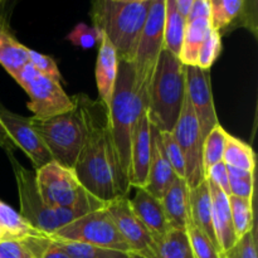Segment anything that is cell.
<instances>
[{
    "label": "cell",
    "mask_w": 258,
    "mask_h": 258,
    "mask_svg": "<svg viewBox=\"0 0 258 258\" xmlns=\"http://www.w3.org/2000/svg\"><path fill=\"white\" fill-rule=\"evenodd\" d=\"M73 100L86 130L85 144L73 168L78 180L105 204L128 197L131 185L113 143L107 107L82 93Z\"/></svg>",
    "instance_id": "obj_1"
},
{
    "label": "cell",
    "mask_w": 258,
    "mask_h": 258,
    "mask_svg": "<svg viewBox=\"0 0 258 258\" xmlns=\"http://www.w3.org/2000/svg\"><path fill=\"white\" fill-rule=\"evenodd\" d=\"M151 0H97L92 3L91 18L115 47L120 59L131 62L146 23Z\"/></svg>",
    "instance_id": "obj_2"
},
{
    "label": "cell",
    "mask_w": 258,
    "mask_h": 258,
    "mask_svg": "<svg viewBox=\"0 0 258 258\" xmlns=\"http://www.w3.org/2000/svg\"><path fill=\"white\" fill-rule=\"evenodd\" d=\"M184 97V64L169 50L163 49L146 95L145 110L151 126L160 133H171L180 115Z\"/></svg>",
    "instance_id": "obj_3"
},
{
    "label": "cell",
    "mask_w": 258,
    "mask_h": 258,
    "mask_svg": "<svg viewBox=\"0 0 258 258\" xmlns=\"http://www.w3.org/2000/svg\"><path fill=\"white\" fill-rule=\"evenodd\" d=\"M145 103L135 83L134 68L128 60L118 58V71L108 106V118L113 143L121 166L130 181L131 140Z\"/></svg>",
    "instance_id": "obj_4"
},
{
    "label": "cell",
    "mask_w": 258,
    "mask_h": 258,
    "mask_svg": "<svg viewBox=\"0 0 258 258\" xmlns=\"http://www.w3.org/2000/svg\"><path fill=\"white\" fill-rule=\"evenodd\" d=\"M35 186L45 206L86 214L105 208L106 204L88 193L73 169L55 161L35 170Z\"/></svg>",
    "instance_id": "obj_5"
},
{
    "label": "cell",
    "mask_w": 258,
    "mask_h": 258,
    "mask_svg": "<svg viewBox=\"0 0 258 258\" xmlns=\"http://www.w3.org/2000/svg\"><path fill=\"white\" fill-rule=\"evenodd\" d=\"M30 122L53 161L64 168H75L86 139L85 125L78 108L48 120L30 117Z\"/></svg>",
    "instance_id": "obj_6"
},
{
    "label": "cell",
    "mask_w": 258,
    "mask_h": 258,
    "mask_svg": "<svg viewBox=\"0 0 258 258\" xmlns=\"http://www.w3.org/2000/svg\"><path fill=\"white\" fill-rule=\"evenodd\" d=\"M8 155L12 161L15 180H17L18 194H19L20 212L18 213L25 222L42 233L50 236L57 229L67 226L76 218L83 216L80 212L45 206L35 186V174L20 165L15 160L13 154Z\"/></svg>",
    "instance_id": "obj_7"
},
{
    "label": "cell",
    "mask_w": 258,
    "mask_h": 258,
    "mask_svg": "<svg viewBox=\"0 0 258 258\" xmlns=\"http://www.w3.org/2000/svg\"><path fill=\"white\" fill-rule=\"evenodd\" d=\"M164 19L165 0H151L146 23L139 38L135 54L130 62L134 68L136 87L144 103L146 102V95L155 73L159 57L164 49Z\"/></svg>",
    "instance_id": "obj_8"
},
{
    "label": "cell",
    "mask_w": 258,
    "mask_h": 258,
    "mask_svg": "<svg viewBox=\"0 0 258 258\" xmlns=\"http://www.w3.org/2000/svg\"><path fill=\"white\" fill-rule=\"evenodd\" d=\"M13 78L29 96L27 106L35 120H48L75 110V100L63 91L60 83L39 75L29 63L23 66Z\"/></svg>",
    "instance_id": "obj_9"
},
{
    "label": "cell",
    "mask_w": 258,
    "mask_h": 258,
    "mask_svg": "<svg viewBox=\"0 0 258 258\" xmlns=\"http://www.w3.org/2000/svg\"><path fill=\"white\" fill-rule=\"evenodd\" d=\"M49 237L58 241L80 242L134 254L106 207L78 217Z\"/></svg>",
    "instance_id": "obj_10"
},
{
    "label": "cell",
    "mask_w": 258,
    "mask_h": 258,
    "mask_svg": "<svg viewBox=\"0 0 258 258\" xmlns=\"http://www.w3.org/2000/svg\"><path fill=\"white\" fill-rule=\"evenodd\" d=\"M171 135L183 153L184 161H185L186 183L190 189L196 188L202 181L206 180L203 161H202L203 138H202L201 127H199L198 120H197L186 92L180 115L171 131Z\"/></svg>",
    "instance_id": "obj_11"
},
{
    "label": "cell",
    "mask_w": 258,
    "mask_h": 258,
    "mask_svg": "<svg viewBox=\"0 0 258 258\" xmlns=\"http://www.w3.org/2000/svg\"><path fill=\"white\" fill-rule=\"evenodd\" d=\"M184 72L186 96L196 113L202 131V138L204 140L207 135L219 125L212 93L211 72L197 66H184Z\"/></svg>",
    "instance_id": "obj_12"
},
{
    "label": "cell",
    "mask_w": 258,
    "mask_h": 258,
    "mask_svg": "<svg viewBox=\"0 0 258 258\" xmlns=\"http://www.w3.org/2000/svg\"><path fill=\"white\" fill-rule=\"evenodd\" d=\"M106 209L112 217L118 232L133 251L134 256L154 258V239L140 219L134 213L130 198L115 199L106 204Z\"/></svg>",
    "instance_id": "obj_13"
},
{
    "label": "cell",
    "mask_w": 258,
    "mask_h": 258,
    "mask_svg": "<svg viewBox=\"0 0 258 258\" xmlns=\"http://www.w3.org/2000/svg\"><path fill=\"white\" fill-rule=\"evenodd\" d=\"M0 121L15 148H19L29 158L35 170L52 163V156L33 128L30 117L12 112L0 103Z\"/></svg>",
    "instance_id": "obj_14"
},
{
    "label": "cell",
    "mask_w": 258,
    "mask_h": 258,
    "mask_svg": "<svg viewBox=\"0 0 258 258\" xmlns=\"http://www.w3.org/2000/svg\"><path fill=\"white\" fill-rule=\"evenodd\" d=\"M151 158V123L146 110L141 112L131 140V188H145Z\"/></svg>",
    "instance_id": "obj_15"
},
{
    "label": "cell",
    "mask_w": 258,
    "mask_h": 258,
    "mask_svg": "<svg viewBox=\"0 0 258 258\" xmlns=\"http://www.w3.org/2000/svg\"><path fill=\"white\" fill-rule=\"evenodd\" d=\"M135 189V196L133 199H130L131 208L151 234L154 242L158 241L171 229L166 219L161 201L149 193L145 188Z\"/></svg>",
    "instance_id": "obj_16"
},
{
    "label": "cell",
    "mask_w": 258,
    "mask_h": 258,
    "mask_svg": "<svg viewBox=\"0 0 258 258\" xmlns=\"http://www.w3.org/2000/svg\"><path fill=\"white\" fill-rule=\"evenodd\" d=\"M208 184L211 190L212 218H213V229L218 246V253L223 254L228 252L238 239L234 233L228 196L211 181H208Z\"/></svg>",
    "instance_id": "obj_17"
},
{
    "label": "cell",
    "mask_w": 258,
    "mask_h": 258,
    "mask_svg": "<svg viewBox=\"0 0 258 258\" xmlns=\"http://www.w3.org/2000/svg\"><path fill=\"white\" fill-rule=\"evenodd\" d=\"M175 178V173L164 153L160 131L151 126V158L145 189L154 197L161 199L164 191L170 186Z\"/></svg>",
    "instance_id": "obj_18"
},
{
    "label": "cell",
    "mask_w": 258,
    "mask_h": 258,
    "mask_svg": "<svg viewBox=\"0 0 258 258\" xmlns=\"http://www.w3.org/2000/svg\"><path fill=\"white\" fill-rule=\"evenodd\" d=\"M189 191L190 188L185 179L176 176L161 197V204L171 229L185 231L190 222Z\"/></svg>",
    "instance_id": "obj_19"
},
{
    "label": "cell",
    "mask_w": 258,
    "mask_h": 258,
    "mask_svg": "<svg viewBox=\"0 0 258 258\" xmlns=\"http://www.w3.org/2000/svg\"><path fill=\"white\" fill-rule=\"evenodd\" d=\"M118 71V54L110 40L102 34V39L98 49L97 62H96V85H97L100 101L107 107L110 106L111 97L115 87Z\"/></svg>",
    "instance_id": "obj_20"
},
{
    "label": "cell",
    "mask_w": 258,
    "mask_h": 258,
    "mask_svg": "<svg viewBox=\"0 0 258 258\" xmlns=\"http://www.w3.org/2000/svg\"><path fill=\"white\" fill-rule=\"evenodd\" d=\"M189 207H190V222L203 232L212 241V243L217 246L216 234L213 229V218H212V198L209 190L208 180H204L196 188L189 191Z\"/></svg>",
    "instance_id": "obj_21"
},
{
    "label": "cell",
    "mask_w": 258,
    "mask_h": 258,
    "mask_svg": "<svg viewBox=\"0 0 258 258\" xmlns=\"http://www.w3.org/2000/svg\"><path fill=\"white\" fill-rule=\"evenodd\" d=\"M28 49L10 32L4 12L0 9V64L12 77L28 63Z\"/></svg>",
    "instance_id": "obj_22"
},
{
    "label": "cell",
    "mask_w": 258,
    "mask_h": 258,
    "mask_svg": "<svg viewBox=\"0 0 258 258\" xmlns=\"http://www.w3.org/2000/svg\"><path fill=\"white\" fill-rule=\"evenodd\" d=\"M40 236L47 234L30 226L17 211L0 201V242L7 239H24Z\"/></svg>",
    "instance_id": "obj_23"
},
{
    "label": "cell",
    "mask_w": 258,
    "mask_h": 258,
    "mask_svg": "<svg viewBox=\"0 0 258 258\" xmlns=\"http://www.w3.org/2000/svg\"><path fill=\"white\" fill-rule=\"evenodd\" d=\"M211 29L208 19H197L186 23L179 59L184 66H197L198 53Z\"/></svg>",
    "instance_id": "obj_24"
},
{
    "label": "cell",
    "mask_w": 258,
    "mask_h": 258,
    "mask_svg": "<svg viewBox=\"0 0 258 258\" xmlns=\"http://www.w3.org/2000/svg\"><path fill=\"white\" fill-rule=\"evenodd\" d=\"M186 22L176 13L174 0H165V19H164V49L179 58L183 45Z\"/></svg>",
    "instance_id": "obj_25"
},
{
    "label": "cell",
    "mask_w": 258,
    "mask_h": 258,
    "mask_svg": "<svg viewBox=\"0 0 258 258\" xmlns=\"http://www.w3.org/2000/svg\"><path fill=\"white\" fill-rule=\"evenodd\" d=\"M154 258H194L186 232L170 229L154 242Z\"/></svg>",
    "instance_id": "obj_26"
},
{
    "label": "cell",
    "mask_w": 258,
    "mask_h": 258,
    "mask_svg": "<svg viewBox=\"0 0 258 258\" xmlns=\"http://www.w3.org/2000/svg\"><path fill=\"white\" fill-rule=\"evenodd\" d=\"M223 163L228 168H234L248 173H254L256 168V158L251 146L229 134L227 136L226 148H224Z\"/></svg>",
    "instance_id": "obj_27"
},
{
    "label": "cell",
    "mask_w": 258,
    "mask_h": 258,
    "mask_svg": "<svg viewBox=\"0 0 258 258\" xmlns=\"http://www.w3.org/2000/svg\"><path fill=\"white\" fill-rule=\"evenodd\" d=\"M244 0H211V28L219 34L228 29L242 12Z\"/></svg>",
    "instance_id": "obj_28"
},
{
    "label": "cell",
    "mask_w": 258,
    "mask_h": 258,
    "mask_svg": "<svg viewBox=\"0 0 258 258\" xmlns=\"http://www.w3.org/2000/svg\"><path fill=\"white\" fill-rule=\"evenodd\" d=\"M232 222L237 239H241L254 228L253 219V201L229 196Z\"/></svg>",
    "instance_id": "obj_29"
},
{
    "label": "cell",
    "mask_w": 258,
    "mask_h": 258,
    "mask_svg": "<svg viewBox=\"0 0 258 258\" xmlns=\"http://www.w3.org/2000/svg\"><path fill=\"white\" fill-rule=\"evenodd\" d=\"M227 136L228 133L221 125H217L203 140L202 161H203L204 174L209 168L223 161Z\"/></svg>",
    "instance_id": "obj_30"
},
{
    "label": "cell",
    "mask_w": 258,
    "mask_h": 258,
    "mask_svg": "<svg viewBox=\"0 0 258 258\" xmlns=\"http://www.w3.org/2000/svg\"><path fill=\"white\" fill-rule=\"evenodd\" d=\"M53 239V238H52ZM55 241L64 249L71 258H134V254L116 249L103 248L93 244L71 241Z\"/></svg>",
    "instance_id": "obj_31"
},
{
    "label": "cell",
    "mask_w": 258,
    "mask_h": 258,
    "mask_svg": "<svg viewBox=\"0 0 258 258\" xmlns=\"http://www.w3.org/2000/svg\"><path fill=\"white\" fill-rule=\"evenodd\" d=\"M185 232L194 258H219L216 246L191 222H189V224L186 226Z\"/></svg>",
    "instance_id": "obj_32"
},
{
    "label": "cell",
    "mask_w": 258,
    "mask_h": 258,
    "mask_svg": "<svg viewBox=\"0 0 258 258\" xmlns=\"http://www.w3.org/2000/svg\"><path fill=\"white\" fill-rule=\"evenodd\" d=\"M222 49L221 34L211 28L202 44L198 53V59H197V67L202 70L209 71L213 63L216 62L217 57L219 55Z\"/></svg>",
    "instance_id": "obj_33"
},
{
    "label": "cell",
    "mask_w": 258,
    "mask_h": 258,
    "mask_svg": "<svg viewBox=\"0 0 258 258\" xmlns=\"http://www.w3.org/2000/svg\"><path fill=\"white\" fill-rule=\"evenodd\" d=\"M67 38L76 47H80L82 49H91L97 43H101L102 33L97 28L93 27V25H87L85 23H81V24H77L71 30Z\"/></svg>",
    "instance_id": "obj_34"
},
{
    "label": "cell",
    "mask_w": 258,
    "mask_h": 258,
    "mask_svg": "<svg viewBox=\"0 0 258 258\" xmlns=\"http://www.w3.org/2000/svg\"><path fill=\"white\" fill-rule=\"evenodd\" d=\"M161 143H163L164 153L170 164L171 169L178 178L185 179V161H184L183 153L174 140L171 133H160Z\"/></svg>",
    "instance_id": "obj_35"
},
{
    "label": "cell",
    "mask_w": 258,
    "mask_h": 258,
    "mask_svg": "<svg viewBox=\"0 0 258 258\" xmlns=\"http://www.w3.org/2000/svg\"><path fill=\"white\" fill-rule=\"evenodd\" d=\"M28 63L33 66L35 71L39 75L44 76V77L49 78V80L55 81V82H62V76H60L59 68H58L57 63L49 55L42 54V53L37 52V50L28 49Z\"/></svg>",
    "instance_id": "obj_36"
},
{
    "label": "cell",
    "mask_w": 258,
    "mask_h": 258,
    "mask_svg": "<svg viewBox=\"0 0 258 258\" xmlns=\"http://www.w3.org/2000/svg\"><path fill=\"white\" fill-rule=\"evenodd\" d=\"M30 238L0 242V258H38L30 246Z\"/></svg>",
    "instance_id": "obj_37"
},
{
    "label": "cell",
    "mask_w": 258,
    "mask_h": 258,
    "mask_svg": "<svg viewBox=\"0 0 258 258\" xmlns=\"http://www.w3.org/2000/svg\"><path fill=\"white\" fill-rule=\"evenodd\" d=\"M219 258H258L256 229H252L249 233L237 241V243Z\"/></svg>",
    "instance_id": "obj_38"
},
{
    "label": "cell",
    "mask_w": 258,
    "mask_h": 258,
    "mask_svg": "<svg viewBox=\"0 0 258 258\" xmlns=\"http://www.w3.org/2000/svg\"><path fill=\"white\" fill-rule=\"evenodd\" d=\"M229 196L253 201L254 173H244L242 175H229Z\"/></svg>",
    "instance_id": "obj_39"
},
{
    "label": "cell",
    "mask_w": 258,
    "mask_h": 258,
    "mask_svg": "<svg viewBox=\"0 0 258 258\" xmlns=\"http://www.w3.org/2000/svg\"><path fill=\"white\" fill-rule=\"evenodd\" d=\"M204 178H206V180L211 181L212 184L218 186L219 189H222L223 193L229 197V194H231V191H229V175L226 164L223 161L209 168L204 174Z\"/></svg>",
    "instance_id": "obj_40"
},
{
    "label": "cell",
    "mask_w": 258,
    "mask_h": 258,
    "mask_svg": "<svg viewBox=\"0 0 258 258\" xmlns=\"http://www.w3.org/2000/svg\"><path fill=\"white\" fill-rule=\"evenodd\" d=\"M211 18V0H194L186 23L197 19H208Z\"/></svg>",
    "instance_id": "obj_41"
},
{
    "label": "cell",
    "mask_w": 258,
    "mask_h": 258,
    "mask_svg": "<svg viewBox=\"0 0 258 258\" xmlns=\"http://www.w3.org/2000/svg\"><path fill=\"white\" fill-rule=\"evenodd\" d=\"M40 258H71L67 252L59 246L55 239H49L48 244L45 246L44 251L40 254Z\"/></svg>",
    "instance_id": "obj_42"
},
{
    "label": "cell",
    "mask_w": 258,
    "mask_h": 258,
    "mask_svg": "<svg viewBox=\"0 0 258 258\" xmlns=\"http://www.w3.org/2000/svg\"><path fill=\"white\" fill-rule=\"evenodd\" d=\"M193 2L194 0H174V8H175L176 13H178L185 22L188 20L189 14H190Z\"/></svg>",
    "instance_id": "obj_43"
},
{
    "label": "cell",
    "mask_w": 258,
    "mask_h": 258,
    "mask_svg": "<svg viewBox=\"0 0 258 258\" xmlns=\"http://www.w3.org/2000/svg\"><path fill=\"white\" fill-rule=\"evenodd\" d=\"M0 148L4 149V150L7 151V154H13V151L17 149L14 144H13L12 139L8 135L7 130H5L4 126H3L2 121H0Z\"/></svg>",
    "instance_id": "obj_44"
},
{
    "label": "cell",
    "mask_w": 258,
    "mask_h": 258,
    "mask_svg": "<svg viewBox=\"0 0 258 258\" xmlns=\"http://www.w3.org/2000/svg\"><path fill=\"white\" fill-rule=\"evenodd\" d=\"M134 258H140V257H136V256H134Z\"/></svg>",
    "instance_id": "obj_45"
}]
</instances>
